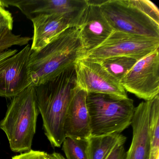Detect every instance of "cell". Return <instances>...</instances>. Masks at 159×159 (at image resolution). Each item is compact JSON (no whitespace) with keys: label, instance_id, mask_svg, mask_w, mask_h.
I'll use <instances>...</instances> for the list:
<instances>
[{"label":"cell","instance_id":"obj_1","mask_svg":"<svg viewBox=\"0 0 159 159\" xmlns=\"http://www.w3.org/2000/svg\"><path fill=\"white\" fill-rule=\"evenodd\" d=\"M76 85L74 66L35 86L45 135L51 145L60 148L66 138L64 123L72 90Z\"/></svg>","mask_w":159,"mask_h":159},{"label":"cell","instance_id":"obj_2","mask_svg":"<svg viewBox=\"0 0 159 159\" xmlns=\"http://www.w3.org/2000/svg\"><path fill=\"white\" fill-rule=\"evenodd\" d=\"M84 55L79 28H69L39 51L32 52L29 65L31 85L44 83L74 66Z\"/></svg>","mask_w":159,"mask_h":159},{"label":"cell","instance_id":"obj_3","mask_svg":"<svg viewBox=\"0 0 159 159\" xmlns=\"http://www.w3.org/2000/svg\"><path fill=\"white\" fill-rule=\"evenodd\" d=\"M39 113L34 85L12 98L0 128L6 134L12 151L21 152L31 149Z\"/></svg>","mask_w":159,"mask_h":159},{"label":"cell","instance_id":"obj_4","mask_svg":"<svg viewBox=\"0 0 159 159\" xmlns=\"http://www.w3.org/2000/svg\"><path fill=\"white\" fill-rule=\"evenodd\" d=\"M86 104L91 136L121 133L132 123L134 100L110 95L88 93Z\"/></svg>","mask_w":159,"mask_h":159},{"label":"cell","instance_id":"obj_5","mask_svg":"<svg viewBox=\"0 0 159 159\" xmlns=\"http://www.w3.org/2000/svg\"><path fill=\"white\" fill-rule=\"evenodd\" d=\"M99 7L113 30L159 39V24L133 0L101 1Z\"/></svg>","mask_w":159,"mask_h":159},{"label":"cell","instance_id":"obj_6","mask_svg":"<svg viewBox=\"0 0 159 159\" xmlns=\"http://www.w3.org/2000/svg\"><path fill=\"white\" fill-rule=\"evenodd\" d=\"M159 49V39L113 30L99 46L81 58L98 61L112 57H132L137 60Z\"/></svg>","mask_w":159,"mask_h":159},{"label":"cell","instance_id":"obj_7","mask_svg":"<svg viewBox=\"0 0 159 159\" xmlns=\"http://www.w3.org/2000/svg\"><path fill=\"white\" fill-rule=\"evenodd\" d=\"M120 84L126 92L145 101L159 95V49L137 61Z\"/></svg>","mask_w":159,"mask_h":159},{"label":"cell","instance_id":"obj_8","mask_svg":"<svg viewBox=\"0 0 159 159\" xmlns=\"http://www.w3.org/2000/svg\"><path fill=\"white\" fill-rule=\"evenodd\" d=\"M76 85L86 93L127 98L125 90L98 61L79 59L74 65Z\"/></svg>","mask_w":159,"mask_h":159},{"label":"cell","instance_id":"obj_9","mask_svg":"<svg viewBox=\"0 0 159 159\" xmlns=\"http://www.w3.org/2000/svg\"><path fill=\"white\" fill-rule=\"evenodd\" d=\"M31 46L0 61V97L12 98L31 85L29 65Z\"/></svg>","mask_w":159,"mask_h":159},{"label":"cell","instance_id":"obj_10","mask_svg":"<svg viewBox=\"0 0 159 159\" xmlns=\"http://www.w3.org/2000/svg\"><path fill=\"white\" fill-rule=\"evenodd\" d=\"M101 2L88 0V6L77 27L84 55L101 45L113 31L99 7Z\"/></svg>","mask_w":159,"mask_h":159},{"label":"cell","instance_id":"obj_11","mask_svg":"<svg viewBox=\"0 0 159 159\" xmlns=\"http://www.w3.org/2000/svg\"><path fill=\"white\" fill-rule=\"evenodd\" d=\"M87 93L77 85L71 93L64 123L65 137L88 139L91 136L90 120L86 104Z\"/></svg>","mask_w":159,"mask_h":159},{"label":"cell","instance_id":"obj_12","mask_svg":"<svg viewBox=\"0 0 159 159\" xmlns=\"http://www.w3.org/2000/svg\"><path fill=\"white\" fill-rule=\"evenodd\" d=\"M149 109V100L143 101L135 107L131 125L133 138L125 159H150Z\"/></svg>","mask_w":159,"mask_h":159},{"label":"cell","instance_id":"obj_13","mask_svg":"<svg viewBox=\"0 0 159 159\" xmlns=\"http://www.w3.org/2000/svg\"><path fill=\"white\" fill-rule=\"evenodd\" d=\"M31 21L33 26L32 52L39 51L63 31L73 27L68 18L60 15H41Z\"/></svg>","mask_w":159,"mask_h":159},{"label":"cell","instance_id":"obj_14","mask_svg":"<svg viewBox=\"0 0 159 159\" xmlns=\"http://www.w3.org/2000/svg\"><path fill=\"white\" fill-rule=\"evenodd\" d=\"M126 140L120 133L91 136L88 139V159H106L118 144H125Z\"/></svg>","mask_w":159,"mask_h":159},{"label":"cell","instance_id":"obj_15","mask_svg":"<svg viewBox=\"0 0 159 159\" xmlns=\"http://www.w3.org/2000/svg\"><path fill=\"white\" fill-rule=\"evenodd\" d=\"M149 134L150 159H159V96L149 100Z\"/></svg>","mask_w":159,"mask_h":159},{"label":"cell","instance_id":"obj_16","mask_svg":"<svg viewBox=\"0 0 159 159\" xmlns=\"http://www.w3.org/2000/svg\"><path fill=\"white\" fill-rule=\"evenodd\" d=\"M137 61L132 57L117 56L108 57L98 62L111 76L120 83L121 80Z\"/></svg>","mask_w":159,"mask_h":159},{"label":"cell","instance_id":"obj_17","mask_svg":"<svg viewBox=\"0 0 159 159\" xmlns=\"http://www.w3.org/2000/svg\"><path fill=\"white\" fill-rule=\"evenodd\" d=\"M62 145L66 159H88L87 139L67 137Z\"/></svg>","mask_w":159,"mask_h":159},{"label":"cell","instance_id":"obj_18","mask_svg":"<svg viewBox=\"0 0 159 159\" xmlns=\"http://www.w3.org/2000/svg\"><path fill=\"white\" fill-rule=\"evenodd\" d=\"M31 38L16 35L9 31L0 38V55L14 46H24L28 44Z\"/></svg>","mask_w":159,"mask_h":159},{"label":"cell","instance_id":"obj_19","mask_svg":"<svg viewBox=\"0 0 159 159\" xmlns=\"http://www.w3.org/2000/svg\"><path fill=\"white\" fill-rule=\"evenodd\" d=\"M13 17L11 13L5 9L2 1H0V38L9 31H12Z\"/></svg>","mask_w":159,"mask_h":159},{"label":"cell","instance_id":"obj_20","mask_svg":"<svg viewBox=\"0 0 159 159\" xmlns=\"http://www.w3.org/2000/svg\"><path fill=\"white\" fill-rule=\"evenodd\" d=\"M12 159H51L50 154L41 151L30 150L13 156Z\"/></svg>","mask_w":159,"mask_h":159},{"label":"cell","instance_id":"obj_21","mask_svg":"<svg viewBox=\"0 0 159 159\" xmlns=\"http://www.w3.org/2000/svg\"><path fill=\"white\" fill-rule=\"evenodd\" d=\"M125 155L124 144L120 143L113 148L106 159H125Z\"/></svg>","mask_w":159,"mask_h":159},{"label":"cell","instance_id":"obj_22","mask_svg":"<svg viewBox=\"0 0 159 159\" xmlns=\"http://www.w3.org/2000/svg\"><path fill=\"white\" fill-rule=\"evenodd\" d=\"M17 52H18V51L16 49H10L7 50L0 55V61L13 55Z\"/></svg>","mask_w":159,"mask_h":159},{"label":"cell","instance_id":"obj_23","mask_svg":"<svg viewBox=\"0 0 159 159\" xmlns=\"http://www.w3.org/2000/svg\"><path fill=\"white\" fill-rule=\"evenodd\" d=\"M49 154L51 159H66L62 154L58 152H53Z\"/></svg>","mask_w":159,"mask_h":159}]
</instances>
